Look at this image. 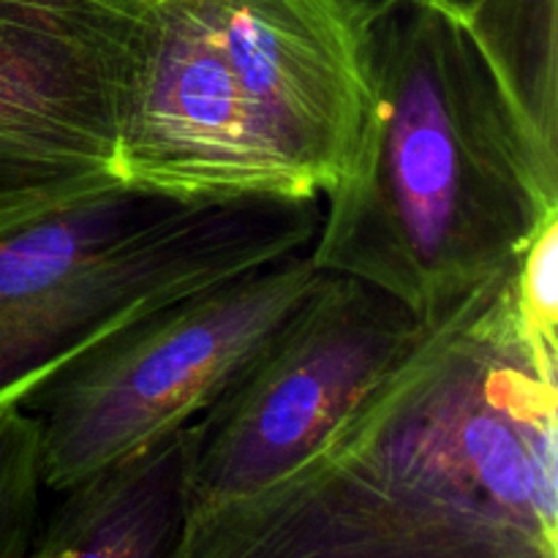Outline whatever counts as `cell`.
Returning <instances> with one entry per match:
<instances>
[{
	"label": "cell",
	"instance_id": "30bf717a",
	"mask_svg": "<svg viewBox=\"0 0 558 558\" xmlns=\"http://www.w3.org/2000/svg\"><path fill=\"white\" fill-rule=\"evenodd\" d=\"M461 16L518 112L558 150V0H480Z\"/></svg>",
	"mask_w": 558,
	"mask_h": 558
},
{
	"label": "cell",
	"instance_id": "8992f818",
	"mask_svg": "<svg viewBox=\"0 0 558 558\" xmlns=\"http://www.w3.org/2000/svg\"><path fill=\"white\" fill-rule=\"evenodd\" d=\"M172 558H558L461 499L319 452L278 483L189 512Z\"/></svg>",
	"mask_w": 558,
	"mask_h": 558
},
{
	"label": "cell",
	"instance_id": "7a4b0ae2",
	"mask_svg": "<svg viewBox=\"0 0 558 558\" xmlns=\"http://www.w3.org/2000/svg\"><path fill=\"white\" fill-rule=\"evenodd\" d=\"M319 199L109 185L0 238V412L129 322L305 251Z\"/></svg>",
	"mask_w": 558,
	"mask_h": 558
},
{
	"label": "cell",
	"instance_id": "5bb4252c",
	"mask_svg": "<svg viewBox=\"0 0 558 558\" xmlns=\"http://www.w3.org/2000/svg\"><path fill=\"white\" fill-rule=\"evenodd\" d=\"M447 5H450V9H456V11H461V14H466V11H472L474 5L480 3V0H445Z\"/></svg>",
	"mask_w": 558,
	"mask_h": 558
},
{
	"label": "cell",
	"instance_id": "277c9868",
	"mask_svg": "<svg viewBox=\"0 0 558 558\" xmlns=\"http://www.w3.org/2000/svg\"><path fill=\"white\" fill-rule=\"evenodd\" d=\"M308 248L161 305L44 379L20 407L36 420L47 494L205 412L325 278Z\"/></svg>",
	"mask_w": 558,
	"mask_h": 558
},
{
	"label": "cell",
	"instance_id": "7c38bea8",
	"mask_svg": "<svg viewBox=\"0 0 558 558\" xmlns=\"http://www.w3.org/2000/svg\"><path fill=\"white\" fill-rule=\"evenodd\" d=\"M104 189L63 180L0 140V238Z\"/></svg>",
	"mask_w": 558,
	"mask_h": 558
},
{
	"label": "cell",
	"instance_id": "ba28073f",
	"mask_svg": "<svg viewBox=\"0 0 558 558\" xmlns=\"http://www.w3.org/2000/svg\"><path fill=\"white\" fill-rule=\"evenodd\" d=\"M147 0H0V140L109 189Z\"/></svg>",
	"mask_w": 558,
	"mask_h": 558
},
{
	"label": "cell",
	"instance_id": "8fae6325",
	"mask_svg": "<svg viewBox=\"0 0 558 558\" xmlns=\"http://www.w3.org/2000/svg\"><path fill=\"white\" fill-rule=\"evenodd\" d=\"M36 420L22 407L0 412V558H25L44 505Z\"/></svg>",
	"mask_w": 558,
	"mask_h": 558
},
{
	"label": "cell",
	"instance_id": "5b68a950",
	"mask_svg": "<svg viewBox=\"0 0 558 558\" xmlns=\"http://www.w3.org/2000/svg\"><path fill=\"white\" fill-rule=\"evenodd\" d=\"M423 330L381 289L325 272L221 396L185 425L191 510L267 488L319 456Z\"/></svg>",
	"mask_w": 558,
	"mask_h": 558
},
{
	"label": "cell",
	"instance_id": "3957f363",
	"mask_svg": "<svg viewBox=\"0 0 558 558\" xmlns=\"http://www.w3.org/2000/svg\"><path fill=\"white\" fill-rule=\"evenodd\" d=\"M322 452L483 507L558 548V349L512 272L428 325Z\"/></svg>",
	"mask_w": 558,
	"mask_h": 558
},
{
	"label": "cell",
	"instance_id": "4fadbf2b",
	"mask_svg": "<svg viewBox=\"0 0 558 558\" xmlns=\"http://www.w3.org/2000/svg\"><path fill=\"white\" fill-rule=\"evenodd\" d=\"M512 298L526 330L558 349V216L543 223L512 270Z\"/></svg>",
	"mask_w": 558,
	"mask_h": 558
},
{
	"label": "cell",
	"instance_id": "52a82bcc",
	"mask_svg": "<svg viewBox=\"0 0 558 558\" xmlns=\"http://www.w3.org/2000/svg\"><path fill=\"white\" fill-rule=\"evenodd\" d=\"M234 93L305 199L352 169L374 101L379 0H194Z\"/></svg>",
	"mask_w": 558,
	"mask_h": 558
},
{
	"label": "cell",
	"instance_id": "6da1fadb",
	"mask_svg": "<svg viewBox=\"0 0 558 558\" xmlns=\"http://www.w3.org/2000/svg\"><path fill=\"white\" fill-rule=\"evenodd\" d=\"M371 74L352 169L325 196L308 254L428 327L515 270L558 216V150L445 0H379Z\"/></svg>",
	"mask_w": 558,
	"mask_h": 558
},
{
	"label": "cell",
	"instance_id": "9c48e42d",
	"mask_svg": "<svg viewBox=\"0 0 558 558\" xmlns=\"http://www.w3.org/2000/svg\"><path fill=\"white\" fill-rule=\"evenodd\" d=\"M189 428L58 490L25 558H172L191 512Z\"/></svg>",
	"mask_w": 558,
	"mask_h": 558
}]
</instances>
